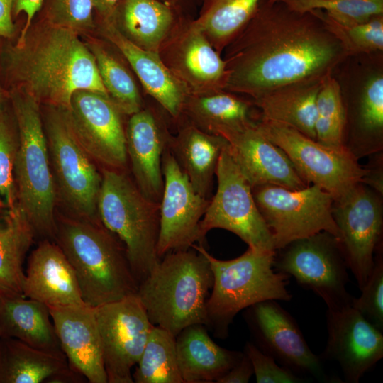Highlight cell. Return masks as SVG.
Listing matches in <instances>:
<instances>
[{"instance_id": "cell-36", "label": "cell", "mask_w": 383, "mask_h": 383, "mask_svg": "<svg viewBox=\"0 0 383 383\" xmlns=\"http://www.w3.org/2000/svg\"><path fill=\"white\" fill-rule=\"evenodd\" d=\"M94 56L103 85L120 111L131 116L143 107V99L131 72L123 62L98 41L87 45Z\"/></svg>"}, {"instance_id": "cell-17", "label": "cell", "mask_w": 383, "mask_h": 383, "mask_svg": "<svg viewBox=\"0 0 383 383\" xmlns=\"http://www.w3.org/2000/svg\"><path fill=\"white\" fill-rule=\"evenodd\" d=\"M170 147V146H169ZM169 147L162 159L164 187L160 202L158 257L199 243V226L210 199L198 194Z\"/></svg>"}, {"instance_id": "cell-38", "label": "cell", "mask_w": 383, "mask_h": 383, "mask_svg": "<svg viewBox=\"0 0 383 383\" xmlns=\"http://www.w3.org/2000/svg\"><path fill=\"white\" fill-rule=\"evenodd\" d=\"M310 12L337 38L348 57L383 50V14L363 22L342 23L322 10Z\"/></svg>"}, {"instance_id": "cell-42", "label": "cell", "mask_w": 383, "mask_h": 383, "mask_svg": "<svg viewBox=\"0 0 383 383\" xmlns=\"http://www.w3.org/2000/svg\"><path fill=\"white\" fill-rule=\"evenodd\" d=\"M18 140L0 110V196L8 209L16 206L14 163Z\"/></svg>"}, {"instance_id": "cell-21", "label": "cell", "mask_w": 383, "mask_h": 383, "mask_svg": "<svg viewBox=\"0 0 383 383\" xmlns=\"http://www.w3.org/2000/svg\"><path fill=\"white\" fill-rule=\"evenodd\" d=\"M224 138L252 188L273 184L299 189L308 186L284 152L261 132L257 121L229 133Z\"/></svg>"}, {"instance_id": "cell-19", "label": "cell", "mask_w": 383, "mask_h": 383, "mask_svg": "<svg viewBox=\"0 0 383 383\" xmlns=\"http://www.w3.org/2000/svg\"><path fill=\"white\" fill-rule=\"evenodd\" d=\"M250 308V323L262 352L294 373L327 380L320 357L311 351L293 317L276 300Z\"/></svg>"}, {"instance_id": "cell-28", "label": "cell", "mask_w": 383, "mask_h": 383, "mask_svg": "<svg viewBox=\"0 0 383 383\" xmlns=\"http://www.w3.org/2000/svg\"><path fill=\"white\" fill-rule=\"evenodd\" d=\"M0 338H14L45 351L63 353L48 307L20 294L0 292Z\"/></svg>"}, {"instance_id": "cell-1", "label": "cell", "mask_w": 383, "mask_h": 383, "mask_svg": "<svg viewBox=\"0 0 383 383\" xmlns=\"http://www.w3.org/2000/svg\"><path fill=\"white\" fill-rule=\"evenodd\" d=\"M223 52L224 90L252 100L284 86L323 80L348 57L314 14L293 11L281 0H262Z\"/></svg>"}, {"instance_id": "cell-30", "label": "cell", "mask_w": 383, "mask_h": 383, "mask_svg": "<svg viewBox=\"0 0 383 383\" xmlns=\"http://www.w3.org/2000/svg\"><path fill=\"white\" fill-rule=\"evenodd\" d=\"M252 101L223 89L187 94L182 118L201 131L225 137L254 121Z\"/></svg>"}, {"instance_id": "cell-45", "label": "cell", "mask_w": 383, "mask_h": 383, "mask_svg": "<svg viewBox=\"0 0 383 383\" xmlns=\"http://www.w3.org/2000/svg\"><path fill=\"white\" fill-rule=\"evenodd\" d=\"M254 374L253 367L248 357L243 353L239 362L226 374L221 377L217 383H247Z\"/></svg>"}, {"instance_id": "cell-49", "label": "cell", "mask_w": 383, "mask_h": 383, "mask_svg": "<svg viewBox=\"0 0 383 383\" xmlns=\"http://www.w3.org/2000/svg\"><path fill=\"white\" fill-rule=\"evenodd\" d=\"M269 2H274V1H279V0H267Z\"/></svg>"}, {"instance_id": "cell-25", "label": "cell", "mask_w": 383, "mask_h": 383, "mask_svg": "<svg viewBox=\"0 0 383 383\" xmlns=\"http://www.w3.org/2000/svg\"><path fill=\"white\" fill-rule=\"evenodd\" d=\"M82 377L70 368L63 353L0 338V383L79 382Z\"/></svg>"}, {"instance_id": "cell-34", "label": "cell", "mask_w": 383, "mask_h": 383, "mask_svg": "<svg viewBox=\"0 0 383 383\" xmlns=\"http://www.w3.org/2000/svg\"><path fill=\"white\" fill-rule=\"evenodd\" d=\"M356 133L345 148L358 160L379 153L383 148V77L372 76L360 97L355 118Z\"/></svg>"}, {"instance_id": "cell-40", "label": "cell", "mask_w": 383, "mask_h": 383, "mask_svg": "<svg viewBox=\"0 0 383 383\" xmlns=\"http://www.w3.org/2000/svg\"><path fill=\"white\" fill-rule=\"evenodd\" d=\"M380 246L374 258V266L366 284L360 289L361 295L353 298L352 306L372 325L383 331V260Z\"/></svg>"}, {"instance_id": "cell-22", "label": "cell", "mask_w": 383, "mask_h": 383, "mask_svg": "<svg viewBox=\"0 0 383 383\" xmlns=\"http://www.w3.org/2000/svg\"><path fill=\"white\" fill-rule=\"evenodd\" d=\"M48 309L70 368L90 383H108L94 308L82 304Z\"/></svg>"}, {"instance_id": "cell-6", "label": "cell", "mask_w": 383, "mask_h": 383, "mask_svg": "<svg viewBox=\"0 0 383 383\" xmlns=\"http://www.w3.org/2000/svg\"><path fill=\"white\" fill-rule=\"evenodd\" d=\"M18 128L14 163L16 205L35 235L54 240L57 191L39 103L28 94H12Z\"/></svg>"}, {"instance_id": "cell-33", "label": "cell", "mask_w": 383, "mask_h": 383, "mask_svg": "<svg viewBox=\"0 0 383 383\" xmlns=\"http://www.w3.org/2000/svg\"><path fill=\"white\" fill-rule=\"evenodd\" d=\"M262 0H203L194 18L214 49L226 47L255 14Z\"/></svg>"}, {"instance_id": "cell-48", "label": "cell", "mask_w": 383, "mask_h": 383, "mask_svg": "<svg viewBox=\"0 0 383 383\" xmlns=\"http://www.w3.org/2000/svg\"><path fill=\"white\" fill-rule=\"evenodd\" d=\"M175 8L184 14L196 5L201 6L203 0H160Z\"/></svg>"}, {"instance_id": "cell-13", "label": "cell", "mask_w": 383, "mask_h": 383, "mask_svg": "<svg viewBox=\"0 0 383 383\" xmlns=\"http://www.w3.org/2000/svg\"><path fill=\"white\" fill-rule=\"evenodd\" d=\"M332 214L348 269L361 289L374 266L380 246L383 209L380 193L360 182L333 199Z\"/></svg>"}, {"instance_id": "cell-15", "label": "cell", "mask_w": 383, "mask_h": 383, "mask_svg": "<svg viewBox=\"0 0 383 383\" xmlns=\"http://www.w3.org/2000/svg\"><path fill=\"white\" fill-rule=\"evenodd\" d=\"M157 53L187 94L224 90V60L189 16H180Z\"/></svg>"}, {"instance_id": "cell-32", "label": "cell", "mask_w": 383, "mask_h": 383, "mask_svg": "<svg viewBox=\"0 0 383 383\" xmlns=\"http://www.w3.org/2000/svg\"><path fill=\"white\" fill-rule=\"evenodd\" d=\"M35 236L31 224L17 205L0 217L1 292L23 295V262Z\"/></svg>"}, {"instance_id": "cell-24", "label": "cell", "mask_w": 383, "mask_h": 383, "mask_svg": "<svg viewBox=\"0 0 383 383\" xmlns=\"http://www.w3.org/2000/svg\"><path fill=\"white\" fill-rule=\"evenodd\" d=\"M99 30L128 62L146 94L178 121L187 94L163 64L158 53L133 43L109 19L100 20Z\"/></svg>"}, {"instance_id": "cell-20", "label": "cell", "mask_w": 383, "mask_h": 383, "mask_svg": "<svg viewBox=\"0 0 383 383\" xmlns=\"http://www.w3.org/2000/svg\"><path fill=\"white\" fill-rule=\"evenodd\" d=\"M129 116L126 143L133 181L145 196L160 204L164 187L162 159L172 135L153 108L143 107Z\"/></svg>"}, {"instance_id": "cell-29", "label": "cell", "mask_w": 383, "mask_h": 383, "mask_svg": "<svg viewBox=\"0 0 383 383\" xmlns=\"http://www.w3.org/2000/svg\"><path fill=\"white\" fill-rule=\"evenodd\" d=\"M182 14L160 0H121L108 19L139 48L158 52Z\"/></svg>"}, {"instance_id": "cell-14", "label": "cell", "mask_w": 383, "mask_h": 383, "mask_svg": "<svg viewBox=\"0 0 383 383\" xmlns=\"http://www.w3.org/2000/svg\"><path fill=\"white\" fill-rule=\"evenodd\" d=\"M108 383H133L152 324L137 294L94 308Z\"/></svg>"}, {"instance_id": "cell-41", "label": "cell", "mask_w": 383, "mask_h": 383, "mask_svg": "<svg viewBox=\"0 0 383 383\" xmlns=\"http://www.w3.org/2000/svg\"><path fill=\"white\" fill-rule=\"evenodd\" d=\"M93 12L92 0H50L45 21L78 33L93 28Z\"/></svg>"}, {"instance_id": "cell-43", "label": "cell", "mask_w": 383, "mask_h": 383, "mask_svg": "<svg viewBox=\"0 0 383 383\" xmlns=\"http://www.w3.org/2000/svg\"><path fill=\"white\" fill-rule=\"evenodd\" d=\"M244 353L248 357L253 367L257 383H300V378L289 369L279 365L271 356L262 352L257 346L248 342Z\"/></svg>"}, {"instance_id": "cell-37", "label": "cell", "mask_w": 383, "mask_h": 383, "mask_svg": "<svg viewBox=\"0 0 383 383\" xmlns=\"http://www.w3.org/2000/svg\"><path fill=\"white\" fill-rule=\"evenodd\" d=\"M316 107V140L332 148H345L346 109L340 86L332 74L323 79L317 96Z\"/></svg>"}, {"instance_id": "cell-35", "label": "cell", "mask_w": 383, "mask_h": 383, "mask_svg": "<svg viewBox=\"0 0 383 383\" xmlns=\"http://www.w3.org/2000/svg\"><path fill=\"white\" fill-rule=\"evenodd\" d=\"M132 374L135 383H184L179 370L176 338L152 325L147 342Z\"/></svg>"}, {"instance_id": "cell-26", "label": "cell", "mask_w": 383, "mask_h": 383, "mask_svg": "<svg viewBox=\"0 0 383 383\" xmlns=\"http://www.w3.org/2000/svg\"><path fill=\"white\" fill-rule=\"evenodd\" d=\"M228 145L223 137L204 132L184 119L169 148L195 191L211 199L218 162Z\"/></svg>"}, {"instance_id": "cell-7", "label": "cell", "mask_w": 383, "mask_h": 383, "mask_svg": "<svg viewBox=\"0 0 383 383\" xmlns=\"http://www.w3.org/2000/svg\"><path fill=\"white\" fill-rule=\"evenodd\" d=\"M97 201L100 222L125 246L140 284L157 265L160 204L145 196L123 170L103 168Z\"/></svg>"}, {"instance_id": "cell-23", "label": "cell", "mask_w": 383, "mask_h": 383, "mask_svg": "<svg viewBox=\"0 0 383 383\" xmlns=\"http://www.w3.org/2000/svg\"><path fill=\"white\" fill-rule=\"evenodd\" d=\"M23 295L48 307L85 304L71 264L49 239L41 240L28 258Z\"/></svg>"}, {"instance_id": "cell-12", "label": "cell", "mask_w": 383, "mask_h": 383, "mask_svg": "<svg viewBox=\"0 0 383 383\" xmlns=\"http://www.w3.org/2000/svg\"><path fill=\"white\" fill-rule=\"evenodd\" d=\"M274 257L276 270L293 277L301 287L311 290L328 309L352 304L353 296L346 289L348 264L340 240L321 231L294 240L279 250Z\"/></svg>"}, {"instance_id": "cell-31", "label": "cell", "mask_w": 383, "mask_h": 383, "mask_svg": "<svg viewBox=\"0 0 383 383\" xmlns=\"http://www.w3.org/2000/svg\"><path fill=\"white\" fill-rule=\"evenodd\" d=\"M323 81L284 86L251 101L260 111V119L288 125L316 140V104Z\"/></svg>"}, {"instance_id": "cell-11", "label": "cell", "mask_w": 383, "mask_h": 383, "mask_svg": "<svg viewBox=\"0 0 383 383\" xmlns=\"http://www.w3.org/2000/svg\"><path fill=\"white\" fill-rule=\"evenodd\" d=\"M217 189L199 226V243L213 228L227 230L254 250L276 252L272 235L255 201L252 187L234 160L229 144L216 172ZM203 245V244H202Z\"/></svg>"}, {"instance_id": "cell-27", "label": "cell", "mask_w": 383, "mask_h": 383, "mask_svg": "<svg viewBox=\"0 0 383 383\" xmlns=\"http://www.w3.org/2000/svg\"><path fill=\"white\" fill-rule=\"evenodd\" d=\"M175 338L177 362L184 383L216 382L243 355L217 345L202 324L189 326Z\"/></svg>"}, {"instance_id": "cell-16", "label": "cell", "mask_w": 383, "mask_h": 383, "mask_svg": "<svg viewBox=\"0 0 383 383\" xmlns=\"http://www.w3.org/2000/svg\"><path fill=\"white\" fill-rule=\"evenodd\" d=\"M78 140L104 168L123 170L128 163L123 115L110 98L89 90L75 91L64 109Z\"/></svg>"}, {"instance_id": "cell-5", "label": "cell", "mask_w": 383, "mask_h": 383, "mask_svg": "<svg viewBox=\"0 0 383 383\" xmlns=\"http://www.w3.org/2000/svg\"><path fill=\"white\" fill-rule=\"evenodd\" d=\"M192 248L209 260L213 286L206 302L207 326L220 338L243 309L267 300L289 301V276L275 270L276 252L248 248L240 256L222 260L212 256L202 244Z\"/></svg>"}, {"instance_id": "cell-9", "label": "cell", "mask_w": 383, "mask_h": 383, "mask_svg": "<svg viewBox=\"0 0 383 383\" xmlns=\"http://www.w3.org/2000/svg\"><path fill=\"white\" fill-rule=\"evenodd\" d=\"M252 192L276 251L321 231L340 240L341 233L332 214L333 197L321 187L309 184L291 189L265 184L252 187Z\"/></svg>"}, {"instance_id": "cell-18", "label": "cell", "mask_w": 383, "mask_h": 383, "mask_svg": "<svg viewBox=\"0 0 383 383\" xmlns=\"http://www.w3.org/2000/svg\"><path fill=\"white\" fill-rule=\"evenodd\" d=\"M323 355L336 361L345 382L357 383L383 357V335L352 305L327 310Z\"/></svg>"}, {"instance_id": "cell-39", "label": "cell", "mask_w": 383, "mask_h": 383, "mask_svg": "<svg viewBox=\"0 0 383 383\" xmlns=\"http://www.w3.org/2000/svg\"><path fill=\"white\" fill-rule=\"evenodd\" d=\"M298 12L322 10L342 23H359L383 14V0H281Z\"/></svg>"}, {"instance_id": "cell-46", "label": "cell", "mask_w": 383, "mask_h": 383, "mask_svg": "<svg viewBox=\"0 0 383 383\" xmlns=\"http://www.w3.org/2000/svg\"><path fill=\"white\" fill-rule=\"evenodd\" d=\"M13 4V0H0V37L10 38L14 33Z\"/></svg>"}, {"instance_id": "cell-8", "label": "cell", "mask_w": 383, "mask_h": 383, "mask_svg": "<svg viewBox=\"0 0 383 383\" xmlns=\"http://www.w3.org/2000/svg\"><path fill=\"white\" fill-rule=\"evenodd\" d=\"M45 133L57 196L71 217L101 223L97 201L102 175L75 135L65 110L50 106Z\"/></svg>"}, {"instance_id": "cell-3", "label": "cell", "mask_w": 383, "mask_h": 383, "mask_svg": "<svg viewBox=\"0 0 383 383\" xmlns=\"http://www.w3.org/2000/svg\"><path fill=\"white\" fill-rule=\"evenodd\" d=\"M54 241L71 264L86 304L95 308L137 294L125 246L101 223L56 218Z\"/></svg>"}, {"instance_id": "cell-4", "label": "cell", "mask_w": 383, "mask_h": 383, "mask_svg": "<svg viewBox=\"0 0 383 383\" xmlns=\"http://www.w3.org/2000/svg\"><path fill=\"white\" fill-rule=\"evenodd\" d=\"M213 280L207 258L190 248L165 255L139 284L136 294L151 323L176 337L189 326H207L206 306Z\"/></svg>"}, {"instance_id": "cell-44", "label": "cell", "mask_w": 383, "mask_h": 383, "mask_svg": "<svg viewBox=\"0 0 383 383\" xmlns=\"http://www.w3.org/2000/svg\"><path fill=\"white\" fill-rule=\"evenodd\" d=\"M44 0H13V15L17 16L23 13L26 23L21 30L17 43H21L26 38L30 30L33 19L42 7Z\"/></svg>"}, {"instance_id": "cell-47", "label": "cell", "mask_w": 383, "mask_h": 383, "mask_svg": "<svg viewBox=\"0 0 383 383\" xmlns=\"http://www.w3.org/2000/svg\"><path fill=\"white\" fill-rule=\"evenodd\" d=\"M121 0H92L94 11L100 20L108 19L112 16Z\"/></svg>"}, {"instance_id": "cell-2", "label": "cell", "mask_w": 383, "mask_h": 383, "mask_svg": "<svg viewBox=\"0 0 383 383\" xmlns=\"http://www.w3.org/2000/svg\"><path fill=\"white\" fill-rule=\"evenodd\" d=\"M7 65L24 92L38 103L67 109L73 94L82 89L109 96L94 56L77 33L45 20L9 49Z\"/></svg>"}, {"instance_id": "cell-10", "label": "cell", "mask_w": 383, "mask_h": 383, "mask_svg": "<svg viewBox=\"0 0 383 383\" xmlns=\"http://www.w3.org/2000/svg\"><path fill=\"white\" fill-rule=\"evenodd\" d=\"M257 124L261 132L284 152L308 185L321 187L333 199L363 182L369 173V169L362 167L346 148L325 145L277 121L260 119Z\"/></svg>"}]
</instances>
